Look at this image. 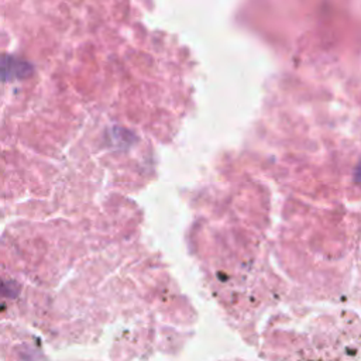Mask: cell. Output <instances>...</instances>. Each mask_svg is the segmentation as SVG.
<instances>
[{
  "label": "cell",
  "mask_w": 361,
  "mask_h": 361,
  "mask_svg": "<svg viewBox=\"0 0 361 361\" xmlns=\"http://www.w3.org/2000/svg\"><path fill=\"white\" fill-rule=\"evenodd\" d=\"M34 66L27 59L0 52V82H16L32 75Z\"/></svg>",
  "instance_id": "6da1fadb"
}]
</instances>
